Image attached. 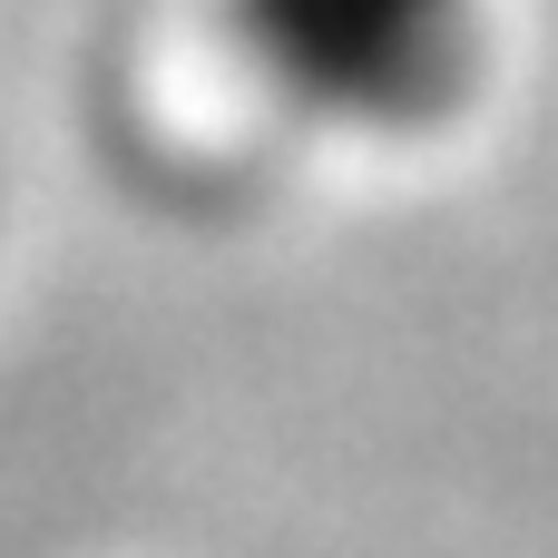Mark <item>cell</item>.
Masks as SVG:
<instances>
[{
	"label": "cell",
	"mask_w": 558,
	"mask_h": 558,
	"mask_svg": "<svg viewBox=\"0 0 558 558\" xmlns=\"http://www.w3.org/2000/svg\"><path fill=\"white\" fill-rule=\"evenodd\" d=\"M255 78L353 137H441L490 78V0H226Z\"/></svg>",
	"instance_id": "obj_1"
}]
</instances>
